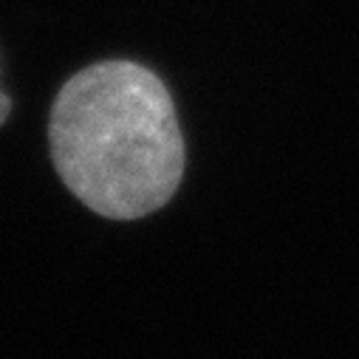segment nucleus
Instances as JSON below:
<instances>
[{"label": "nucleus", "mask_w": 359, "mask_h": 359, "mask_svg": "<svg viewBox=\"0 0 359 359\" xmlns=\"http://www.w3.org/2000/svg\"><path fill=\"white\" fill-rule=\"evenodd\" d=\"M48 144L62 184L114 221L164 207L184 172V139L164 82L128 60L88 65L60 88Z\"/></svg>", "instance_id": "obj_1"}, {"label": "nucleus", "mask_w": 359, "mask_h": 359, "mask_svg": "<svg viewBox=\"0 0 359 359\" xmlns=\"http://www.w3.org/2000/svg\"><path fill=\"white\" fill-rule=\"evenodd\" d=\"M9 114H12V100H9L4 91H0V125L9 119Z\"/></svg>", "instance_id": "obj_2"}]
</instances>
